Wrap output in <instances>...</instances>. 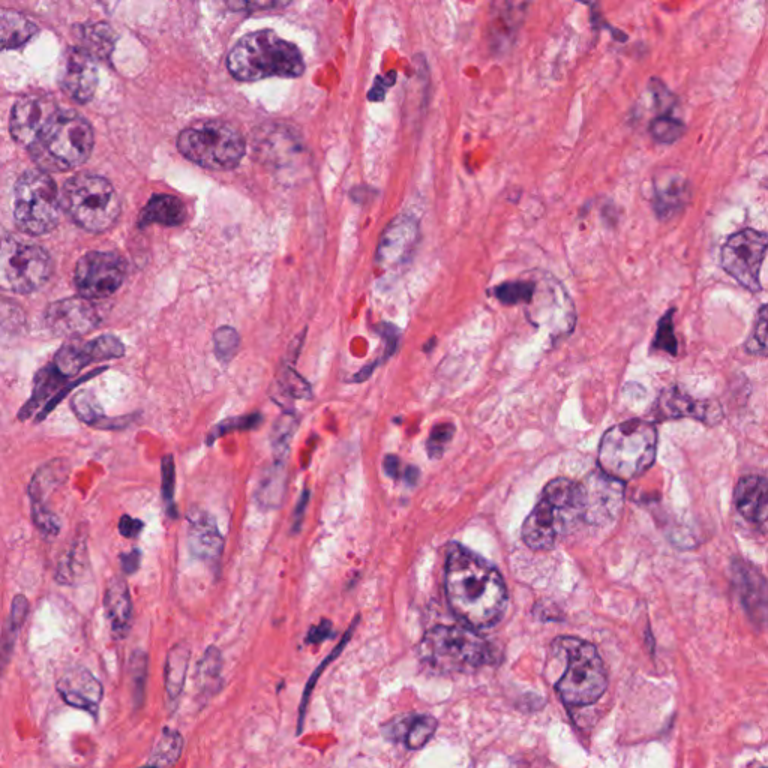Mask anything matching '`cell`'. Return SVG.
<instances>
[{"label": "cell", "mask_w": 768, "mask_h": 768, "mask_svg": "<svg viewBox=\"0 0 768 768\" xmlns=\"http://www.w3.org/2000/svg\"><path fill=\"white\" fill-rule=\"evenodd\" d=\"M446 593L453 614L476 629L492 626L506 611L507 588L500 572L462 546L450 548Z\"/></svg>", "instance_id": "1"}, {"label": "cell", "mask_w": 768, "mask_h": 768, "mask_svg": "<svg viewBox=\"0 0 768 768\" xmlns=\"http://www.w3.org/2000/svg\"><path fill=\"white\" fill-rule=\"evenodd\" d=\"M584 521V495L581 483L551 480L542 498L522 525V539L534 551L552 549Z\"/></svg>", "instance_id": "2"}, {"label": "cell", "mask_w": 768, "mask_h": 768, "mask_svg": "<svg viewBox=\"0 0 768 768\" xmlns=\"http://www.w3.org/2000/svg\"><path fill=\"white\" fill-rule=\"evenodd\" d=\"M227 66L230 74L239 81L294 78L305 71L299 48L279 38L272 30H258L243 36L228 54Z\"/></svg>", "instance_id": "3"}, {"label": "cell", "mask_w": 768, "mask_h": 768, "mask_svg": "<svg viewBox=\"0 0 768 768\" xmlns=\"http://www.w3.org/2000/svg\"><path fill=\"white\" fill-rule=\"evenodd\" d=\"M551 659L564 666L555 683L566 704L582 707L594 704L608 687V675L599 651L590 642L560 636L551 645Z\"/></svg>", "instance_id": "4"}, {"label": "cell", "mask_w": 768, "mask_h": 768, "mask_svg": "<svg viewBox=\"0 0 768 768\" xmlns=\"http://www.w3.org/2000/svg\"><path fill=\"white\" fill-rule=\"evenodd\" d=\"M657 431L650 422L627 420L605 432L599 447L600 470L620 482L644 474L656 459Z\"/></svg>", "instance_id": "5"}, {"label": "cell", "mask_w": 768, "mask_h": 768, "mask_svg": "<svg viewBox=\"0 0 768 768\" xmlns=\"http://www.w3.org/2000/svg\"><path fill=\"white\" fill-rule=\"evenodd\" d=\"M93 131L84 117L71 110H59L29 147L33 161L48 171L80 167L93 149Z\"/></svg>", "instance_id": "6"}, {"label": "cell", "mask_w": 768, "mask_h": 768, "mask_svg": "<svg viewBox=\"0 0 768 768\" xmlns=\"http://www.w3.org/2000/svg\"><path fill=\"white\" fill-rule=\"evenodd\" d=\"M420 659L438 672H470L494 662V648L467 627L437 626L425 633Z\"/></svg>", "instance_id": "7"}, {"label": "cell", "mask_w": 768, "mask_h": 768, "mask_svg": "<svg viewBox=\"0 0 768 768\" xmlns=\"http://www.w3.org/2000/svg\"><path fill=\"white\" fill-rule=\"evenodd\" d=\"M60 203L78 227L92 233L113 227L120 215L116 189L107 179L95 174L81 173L66 180Z\"/></svg>", "instance_id": "8"}, {"label": "cell", "mask_w": 768, "mask_h": 768, "mask_svg": "<svg viewBox=\"0 0 768 768\" xmlns=\"http://www.w3.org/2000/svg\"><path fill=\"white\" fill-rule=\"evenodd\" d=\"M180 153L209 170H231L242 161L246 144L234 126L219 120L198 122L177 138Z\"/></svg>", "instance_id": "9"}, {"label": "cell", "mask_w": 768, "mask_h": 768, "mask_svg": "<svg viewBox=\"0 0 768 768\" xmlns=\"http://www.w3.org/2000/svg\"><path fill=\"white\" fill-rule=\"evenodd\" d=\"M60 204L56 183L44 170L26 171L15 183V222L30 236H42L56 227Z\"/></svg>", "instance_id": "10"}, {"label": "cell", "mask_w": 768, "mask_h": 768, "mask_svg": "<svg viewBox=\"0 0 768 768\" xmlns=\"http://www.w3.org/2000/svg\"><path fill=\"white\" fill-rule=\"evenodd\" d=\"M53 261L42 246L5 237L2 243L3 284L18 294L33 293L50 279Z\"/></svg>", "instance_id": "11"}, {"label": "cell", "mask_w": 768, "mask_h": 768, "mask_svg": "<svg viewBox=\"0 0 768 768\" xmlns=\"http://www.w3.org/2000/svg\"><path fill=\"white\" fill-rule=\"evenodd\" d=\"M768 252V233L744 228L728 237L720 252V266L752 293L761 291V269Z\"/></svg>", "instance_id": "12"}, {"label": "cell", "mask_w": 768, "mask_h": 768, "mask_svg": "<svg viewBox=\"0 0 768 768\" xmlns=\"http://www.w3.org/2000/svg\"><path fill=\"white\" fill-rule=\"evenodd\" d=\"M125 276V260L114 252H87L74 270L75 287L87 300L111 296L123 284Z\"/></svg>", "instance_id": "13"}, {"label": "cell", "mask_w": 768, "mask_h": 768, "mask_svg": "<svg viewBox=\"0 0 768 768\" xmlns=\"http://www.w3.org/2000/svg\"><path fill=\"white\" fill-rule=\"evenodd\" d=\"M581 486L585 522L605 525L617 519L624 503L623 482L600 470L587 476Z\"/></svg>", "instance_id": "14"}, {"label": "cell", "mask_w": 768, "mask_h": 768, "mask_svg": "<svg viewBox=\"0 0 768 768\" xmlns=\"http://www.w3.org/2000/svg\"><path fill=\"white\" fill-rule=\"evenodd\" d=\"M57 111L59 108L50 96H23L12 107L9 120L12 138L23 146H32Z\"/></svg>", "instance_id": "15"}, {"label": "cell", "mask_w": 768, "mask_h": 768, "mask_svg": "<svg viewBox=\"0 0 768 768\" xmlns=\"http://www.w3.org/2000/svg\"><path fill=\"white\" fill-rule=\"evenodd\" d=\"M45 326L56 336H83L99 326L95 306L84 297L57 300L48 306Z\"/></svg>", "instance_id": "16"}, {"label": "cell", "mask_w": 768, "mask_h": 768, "mask_svg": "<svg viewBox=\"0 0 768 768\" xmlns=\"http://www.w3.org/2000/svg\"><path fill=\"white\" fill-rule=\"evenodd\" d=\"M59 83L63 92L78 104L89 102L98 84L95 60L83 48H68L60 63Z\"/></svg>", "instance_id": "17"}, {"label": "cell", "mask_w": 768, "mask_h": 768, "mask_svg": "<svg viewBox=\"0 0 768 768\" xmlns=\"http://www.w3.org/2000/svg\"><path fill=\"white\" fill-rule=\"evenodd\" d=\"M417 240H419V224L416 219L410 215H399L387 225L378 242L377 255H375L377 266L392 269L408 263L413 257Z\"/></svg>", "instance_id": "18"}, {"label": "cell", "mask_w": 768, "mask_h": 768, "mask_svg": "<svg viewBox=\"0 0 768 768\" xmlns=\"http://www.w3.org/2000/svg\"><path fill=\"white\" fill-rule=\"evenodd\" d=\"M188 546L198 560L216 566L224 551V537L215 518L207 512H189Z\"/></svg>", "instance_id": "19"}, {"label": "cell", "mask_w": 768, "mask_h": 768, "mask_svg": "<svg viewBox=\"0 0 768 768\" xmlns=\"http://www.w3.org/2000/svg\"><path fill=\"white\" fill-rule=\"evenodd\" d=\"M57 692L66 704L96 714L104 689L101 681L84 668L72 669L57 681Z\"/></svg>", "instance_id": "20"}, {"label": "cell", "mask_w": 768, "mask_h": 768, "mask_svg": "<svg viewBox=\"0 0 768 768\" xmlns=\"http://www.w3.org/2000/svg\"><path fill=\"white\" fill-rule=\"evenodd\" d=\"M659 413L662 417L668 419H677V417H693L704 423L719 422L722 419V408L711 401H698L690 398L686 393L677 389L666 390L659 401H657Z\"/></svg>", "instance_id": "21"}, {"label": "cell", "mask_w": 768, "mask_h": 768, "mask_svg": "<svg viewBox=\"0 0 768 768\" xmlns=\"http://www.w3.org/2000/svg\"><path fill=\"white\" fill-rule=\"evenodd\" d=\"M438 722L429 714H407L396 717L384 726L383 732L389 740L404 743L408 749H422L437 731Z\"/></svg>", "instance_id": "22"}, {"label": "cell", "mask_w": 768, "mask_h": 768, "mask_svg": "<svg viewBox=\"0 0 768 768\" xmlns=\"http://www.w3.org/2000/svg\"><path fill=\"white\" fill-rule=\"evenodd\" d=\"M734 503L747 521L761 524L768 519V479L762 476L743 477L735 486Z\"/></svg>", "instance_id": "23"}, {"label": "cell", "mask_w": 768, "mask_h": 768, "mask_svg": "<svg viewBox=\"0 0 768 768\" xmlns=\"http://www.w3.org/2000/svg\"><path fill=\"white\" fill-rule=\"evenodd\" d=\"M104 608L111 632L116 638H126L132 623V600L125 579L113 578L104 594Z\"/></svg>", "instance_id": "24"}, {"label": "cell", "mask_w": 768, "mask_h": 768, "mask_svg": "<svg viewBox=\"0 0 768 768\" xmlns=\"http://www.w3.org/2000/svg\"><path fill=\"white\" fill-rule=\"evenodd\" d=\"M69 464L66 459L57 458L42 464L33 474L29 483V497L32 504H44L66 482Z\"/></svg>", "instance_id": "25"}, {"label": "cell", "mask_w": 768, "mask_h": 768, "mask_svg": "<svg viewBox=\"0 0 768 768\" xmlns=\"http://www.w3.org/2000/svg\"><path fill=\"white\" fill-rule=\"evenodd\" d=\"M189 657L191 650L188 645L179 642L174 645L167 654L165 662V695H167V707L170 713L176 711L185 687L186 674H188Z\"/></svg>", "instance_id": "26"}, {"label": "cell", "mask_w": 768, "mask_h": 768, "mask_svg": "<svg viewBox=\"0 0 768 768\" xmlns=\"http://www.w3.org/2000/svg\"><path fill=\"white\" fill-rule=\"evenodd\" d=\"M68 378L63 377L54 368L53 363L45 365L44 368L39 369L36 372L35 380H33V392L29 401L23 405L20 411H18V419H29L32 414H35L36 408L44 402H50L60 390L63 389V384Z\"/></svg>", "instance_id": "27"}, {"label": "cell", "mask_w": 768, "mask_h": 768, "mask_svg": "<svg viewBox=\"0 0 768 768\" xmlns=\"http://www.w3.org/2000/svg\"><path fill=\"white\" fill-rule=\"evenodd\" d=\"M735 570L738 573L737 582L738 587H740V596L747 611L755 617H768L767 582L755 569L747 567L746 563H741L740 569Z\"/></svg>", "instance_id": "28"}, {"label": "cell", "mask_w": 768, "mask_h": 768, "mask_svg": "<svg viewBox=\"0 0 768 768\" xmlns=\"http://www.w3.org/2000/svg\"><path fill=\"white\" fill-rule=\"evenodd\" d=\"M186 219V207L182 201L173 195L159 194L144 207L140 216L141 227L150 224L165 225V227H177Z\"/></svg>", "instance_id": "29"}, {"label": "cell", "mask_w": 768, "mask_h": 768, "mask_svg": "<svg viewBox=\"0 0 768 768\" xmlns=\"http://www.w3.org/2000/svg\"><path fill=\"white\" fill-rule=\"evenodd\" d=\"M287 473L285 464H273L261 477L257 489H255V503L263 510L278 509L284 500L287 489Z\"/></svg>", "instance_id": "30"}, {"label": "cell", "mask_w": 768, "mask_h": 768, "mask_svg": "<svg viewBox=\"0 0 768 768\" xmlns=\"http://www.w3.org/2000/svg\"><path fill=\"white\" fill-rule=\"evenodd\" d=\"M0 33H2V47L5 50L18 48L29 42L36 32L38 26L33 23L26 15L17 11H3L0 18Z\"/></svg>", "instance_id": "31"}, {"label": "cell", "mask_w": 768, "mask_h": 768, "mask_svg": "<svg viewBox=\"0 0 768 768\" xmlns=\"http://www.w3.org/2000/svg\"><path fill=\"white\" fill-rule=\"evenodd\" d=\"M689 194V185L683 179H672L668 185L657 188L654 194V209L657 216L662 219L671 218L678 210L683 209Z\"/></svg>", "instance_id": "32"}, {"label": "cell", "mask_w": 768, "mask_h": 768, "mask_svg": "<svg viewBox=\"0 0 768 768\" xmlns=\"http://www.w3.org/2000/svg\"><path fill=\"white\" fill-rule=\"evenodd\" d=\"M222 654L218 648L210 645L206 653L201 657L197 668V683L200 695L210 698V695L218 692L221 684Z\"/></svg>", "instance_id": "33"}, {"label": "cell", "mask_w": 768, "mask_h": 768, "mask_svg": "<svg viewBox=\"0 0 768 768\" xmlns=\"http://www.w3.org/2000/svg\"><path fill=\"white\" fill-rule=\"evenodd\" d=\"M87 561L86 537L78 536L57 567L56 579L59 584H74L86 572Z\"/></svg>", "instance_id": "34"}, {"label": "cell", "mask_w": 768, "mask_h": 768, "mask_svg": "<svg viewBox=\"0 0 768 768\" xmlns=\"http://www.w3.org/2000/svg\"><path fill=\"white\" fill-rule=\"evenodd\" d=\"M297 425H299V417L293 411H284L273 423L272 432H270V444H272L273 458H275L276 464H285Z\"/></svg>", "instance_id": "35"}, {"label": "cell", "mask_w": 768, "mask_h": 768, "mask_svg": "<svg viewBox=\"0 0 768 768\" xmlns=\"http://www.w3.org/2000/svg\"><path fill=\"white\" fill-rule=\"evenodd\" d=\"M183 740L179 732L165 729L143 768H171L182 755Z\"/></svg>", "instance_id": "36"}, {"label": "cell", "mask_w": 768, "mask_h": 768, "mask_svg": "<svg viewBox=\"0 0 768 768\" xmlns=\"http://www.w3.org/2000/svg\"><path fill=\"white\" fill-rule=\"evenodd\" d=\"M71 410L80 422L93 428H102L105 417L104 408L99 402L98 396L92 390H80L71 399Z\"/></svg>", "instance_id": "37"}, {"label": "cell", "mask_w": 768, "mask_h": 768, "mask_svg": "<svg viewBox=\"0 0 768 768\" xmlns=\"http://www.w3.org/2000/svg\"><path fill=\"white\" fill-rule=\"evenodd\" d=\"M54 368L65 378L77 375L84 366L90 365L84 342H68L63 345L53 359Z\"/></svg>", "instance_id": "38"}, {"label": "cell", "mask_w": 768, "mask_h": 768, "mask_svg": "<svg viewBox=\"0 0 768 768\" xmlns=\"http://www.w3.org/2000/svg\"><path fill=\"white\" fill-rule=\"evenodd\" d=\"M83 50L90 56L107 57L113 48V33L105 24L83 27Z\"/></svg>", "instance_id": "39"}, {"label": "cell", "mask_w": 768, "mask_h": 768, "mask_svg": "<svg viewBox=\"0 0 768 768\" xmlns=\"http://www.w3.org/2000/svg\"><path fill=\"white\" fill-rule=\"evenodd\" d=\"M27 614H29V600L23 594H17L14 600H12L11 614H9L5 632H3V653H5V656L14 647L18 630L26 621Z\"/></svg>", "instance_id": "40"}, {"label": "cell", "mask_w": 768, "mask_h": 768, "mask_svg": "<svg viewBox=\"0 0 768 768\" xmlns=\"http://www.w3.org/2000/svg\"><path fill=\"white\" fill-rule=\"evenodd\" d=\"M278 387L288 398L308 399L312 395L308 381L291 365L282 366L278 372Z\"/></svg>", "instance_id": "41"}, {"label": "cell", "mask_w": 768, "mask_h": 768, "mask_svg": "<svg viewBox=\"0 0 768 768\" xmlns=\"http://www.w3.org/2000/svg\"><path fill=\"white\" fill-rule=\"evenodd\" d=\"M87 351L93 362L119 359L125 354V345L119 338L113 335H101L98 338L87 341Z\"/></svg>", "instance_id": "42"}, {"label": "cell", "mask_w": 768, "mask_h": 768, "mask_svg": "<svg viewBox=\"0 0 768 768\" xmlns=\"http://www.w3.org/2000/svg\"><path fill=\"white\" fill-rule=\"evenodd\" d=\"M648 129H650L651 137L657 143L672 144L683 137L686 126H684L681 120L675 119V117L669 116V114H662V116L656 117L650 123V128Z\"/></svg>", "instance_id": "43"}, {"label": "cell", "mask_w": 768, "mask_h": 768, "mask_svg": "<svg viewBox=\"0 0 768 768\" xmlns=\"http://www.w3.org/2000/svg\"><path fill=\"white\" fill-rule=\"evenodd\" d=\"M495 297L504 305H519L533 299L534 284L531 281H510L494 288Z\"/></svg>", "instance_id": "44"}, {"label": "cell", "mask_w": 768, "mask_h": 768, "mask_svg": "<svg viewBox=\"0 0 768 768\" xmlns=\"http://www.w3.org/2000/svg\"><path fill=\"white\" fill-rule=\"evenodd\" d=\"M215 354L222 365H228L236 357L240 347V336L233 327H219L213 335Z\"/></svg>", "instance_id": "45"}, {"label": "cell", "mask_w": 768, "mask_h": 768, "mask_svg": "<svg viewBox=\"0 0 768 768\" xmlns=\"http://www.w3.org/2000/svg\"><path fill=\"white\" fill-rule=\"evenodd\" d=\"M261 422H263V417L260 416V413L228 417V419L222 420V422L216 423V425L213 426L212 431L207 435V444H212L213 441L218 440V438L228 434V432L257 428V426H260Z\"/></svg>", "instance_id": "46"}, {"label": "cell", "mask_w": 768, "mask_h": 768, "mask_svg": "<svg viewBox=\"0 0 768 768\" xmlns=\"http://www.w3.org/2000/svg\"><path fill=\"white\" fill-rule=\"evenodd\" d=\"M674 312L675 309H668L657 324L656 336H654L653 347L657 350L675 356L678 351V342L674 333Z\"/></svg>", "instance_id": "47"}, {"label": "cell", "mask_w": 768, "mask_h": 768, "mask_svg": "<svg viewBox=\"0 0 768 768\" xmlns=\"http://www.w3.org/2000/svg\"><path fill=\"white\" fill-rule=\"evenodd\" d=\"M747 351L756 356H768V303L756 315L752 335L747 339Z\"/></svg>", "instance_id": "48"}, {"label": "cell", "mask_w": 768, "mask_h": 768, "mask_svg": "<svg viewBox=\"0 0 768 768\" xmlns=\"http://www.w3.org/2000/svg\"><path fill=\"white\" fill-rule=\"evenodd\" d=\"M357 620L354 621L353 626L350 627V629L347 630V633H345L344 638H342V641L339 642L338 647L335 648V650L332 651V653L329 654V656L324 659V662L321 663L320 666H318L317 669H315L314 674H312L311 680L308 681V684H306L305 692H303V699L302 704H300V710H299V728H297V731H302L303 726V719H305V711L306 707H308V701H309V695H311V690L314 689L315 681H317V678L320 677L321 671H323L324 668H326L327 665H329L330 662H332L333 659H335L336 656H338L339 653H341L342 650H344L345 644H347L348 641H350L351 633H353L354 627H356Z\"/></svg>", "instance_id": "49"}, {"label": "cell", "mask_w": 768, "mask_h": 768, "mask_svg": "<svg viewBox=\"0 0 768 768\" xmlns=\"http://www.w3.org/2000/svg\"><path fill=\"white\" fill-rule=\"evenodd\" d=\"M162 473V498H164L167 513L171 518H176V506H174V485H176V467H174L173 455H165L161 462Z\"/></svg>", "instance_id": "50"}, {"label": "cell", "mask_w": 768, "mask_h": 768, "mask_svg": "<svg viewBox=\"0 0 768 768\" xmlns=\"http://www.w3.org/2000/svg\"><path fill=\"white\" fill-rule=\"evenodd\" d=\"M32 519L35 527L47 536H56L60 531V519L44 504H32Z\"/></svg>", "instance_id": "51"}, {"label": "cell", "mask_w": 768, "mask_h": 768, "mask_svg": "<svg viewBox=\"0 0 768 768\" xmlns=\"http://www.w3.org/2000/svg\"><path fill=\"white\" fill-rule=\"evenodd\" d=\"M453 432H455V428L450 423H441V425H437L432 429L428 443H426V449H428L431 458H440L443 455L447 444L452 441Z\"/></svg>", "instance_id": "52"}, {"label": "cell", "mask_w": 768, "mask_h": 768, "mask_svg": "<svg viewBox=\"0 0 768 768\" xmlns=\"http://www.w3.org/2000/svg\"><path fill=\"white\" fill-rule=\"evenodd\" d=\"M105 369H107V366H104V368L99 369H93L92 372H89V374L84 375V377L78 378V380L71 381V383L66 384L65 387H63L62 390H60L59 393H57L56 396H54L53 399H51L50 402H47L45 404V407L42 408L41 411H39V416L36 417V422H41V420H44L45 417L48 416V413H51V411L54 410V407H56L57 404H59L60 401H62L63 398H65L66 395H68L69 392H71L74 387H77L78 384L84 383V381H89L90 378L95 377V375L101 374V372H104Z\"/></svg>", "instance_id": "53"}, {"label": "cell", "mask_w": 768, "mask_h": 768, "mask_svg": "<svg viewBox=\"0 0 768 768\" xmlns=\"http://www.w3.org/2000/svg\"><path fill=\"white\" fill-rule=\"evenodd\" d=\"M519 21H521V11H507V14H504V11H498L497 17H495L494 27H495V33H497V39L500 41V35L501 32H506V35H510V32H512L513 26H518Z\"/></svg>", "instance_id": "54"}, {"label": "cell", "mask_w": 768, "mask_h": 768, "mask_svg": "<svg viewBox=\"0 0 768 768\" xmlns=\"http://www.w3.org/2000/svg\"><path fill=\"white\" fill-rule=\"evenodd\" d=\"M396 80V72L392 71L386 75H380L375 78V84L372 89L369 90V101H381L386 96L387 89L393 86Z\"/></svg>", "instance_id": "55"}, {"label": "cell", "mask_w": 768, "mask_h": 768, "mask_svg": "<svg viewBox=\"0 0 768 768\" xmlns=\"http://www.w3.org/2000/svg\"><path fill=\"white\" fill-rule=\"evenodd\" d=\"M144 522L141 519L132 518L129 515H123L119 521V533L126 539H135L143 531Z\"/></svg>", "instance_id": "56"}, {"label": "cell", "mask_w": 768, "mask_h": 768, "mask_svg": "<svg viewBox=\"0 0 768 768\" xmlns=\"http://www.w3.org/2000/svg\"><path fill=\"white\" fill-rule=\"evenodd\" d=\"M332 635V623L329 620H323L317 626L311 627L308 636H306V642L308 644H318V642L324 641Z\"/></svg>", "instance_id": "57"}, {"label": "cell", "mask_w": 768, "mask_h": 768, "mask_svg": "<svg viewBox=\"0 0 768 768\" xmlns=\"http://www.w3.org/2000/svg\"><path fill=\"white\" fill-rule=\"evenodd\" d=\"M140 561L141 552L138 549H132L128 554L120 555V564H122L123 572L128 573V575L137 572L138 567H140Z\"/></svg>", "instance_id": "58"}, {"label": "cell", "mask_w": 768, "mask_h": 768, "mask_svg": "<svg viewBox=\"0 0 768 768\" xmlns=\"http://www.w3.org/2000/svg\"><path fill=\"white\" fill-rule=\"evenodd\" d=\"M308 501L309 491L308 489H305V491H303L302 497H300L299 503H297L296 509H294L293 528H291L293 533L299 531L300 525H302L303 513H305L306 504H308Z\"/></svg>", "instance_id": "59"}, {"label": "cell", "mask_w": 768, "mask_h": 768, "mask_svg": "<svg viewBox=\"0 0 768 768\" xmlns=\"http://www.w3.org/2000/svg\"><path fill=\"white\" fill-rule=\"evenodd\" d=\"M384 467H386V473L389 476L395 477L398 474L399 461L395 456H387Z\"/></svg>", "instance_id": "60"}]
</instances>
